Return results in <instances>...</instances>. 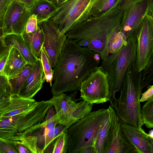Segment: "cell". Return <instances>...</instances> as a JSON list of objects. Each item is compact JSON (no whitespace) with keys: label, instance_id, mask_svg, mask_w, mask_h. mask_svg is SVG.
Segmentation results:
<instances>
[{"label":"cell","instance_id":"6da1fadb","mask_svg":"<svg viewBox=\"0 0 153 153\" xmlns=\"http://www.w3.org/2000/svg\"><path fill=\"white\" fill-rule=\"evenodd\" d=\"M101 61L99 54L79 46L67 39L53 68L51 89L53 96L79 91L82 82Z\"/></svg>","mask_w":153,"mask_h":153},{"label":"cell","instance_id":"7a4b0ae2","mask_svg":"<svg viewBox=\"0 0 153 153\" xmlns=\"http://www.w3.org/2000/svg\"><path fill=\"white\" fill-rule=\"evenodd\" d=\"M123 15L118 6L101 15L89 17L67 32V39L99 54L102 60L105 59L109 55L112 40L119 31Z\"/></svg>","mask_w":153,"mask_h":153},{"label":"cell","instance_id":"3957f363","mask_svg":"<svg viewBox=\"0 0 153 153\" xmlns=\"http://www.w3.org/2000/svg\"><path fill=\"white\" fill-rule=\"evenodd\" d=\"M142 85V71L138 70L135 61L127 69L115 109L120 122L141 128L144 125L140 101Z\"/></svg>","mask_w":153,"mask_h":153},{"label":"cell","instance_id":"277c9868","mask_svg":"<svg viewBox=\"0 0 153 153\" xmlns=\"http://www.w3.org/2000/svg\"><path fill=\"white\" fill-rule=\"evenodd\" d=\"M52 105L49 100L39 101L35 106L20 114L0 120V139L37 133L43 126L46 113Z\"/></svg>","mask_w":153,"mask_h":153},{"label":"cell","instance_id":"5b68a950","mask_svg":"<svg viewBox=\"0 0 153 153\" xmlns=\"http://www.w3.org/2000/svg\"><path fill=\"white\" fill-rule=\"evenodd\" d=\"M137 45V37L133 35L119 50L109 54L101 61L100 65L107 73L109 82L111 94L109 102L114 110L117 104L116 94L121 89L128 66L136 61Z\"/></svg>","mask_w":153,"mask_h":153},{"label":"cell","instance_id":"8992f818","mask_svg":"<svg viewBox=\"0 0 153 153\" xmlns=\"http://www.w3.org/2000/svg\"><path fill=\"white\" fill-rule=\"evenodd\" d=\"M107 111L103 108L91 111L69 127L68 153H80L85 147L94 146Z\"/></svg>","mask_w":153,"mask_h":153},{"label":"cell","instance_id":"52a82bcc","mask_svg":"<svg viewBox=\"0 0 153 153\" xmlns=\"http://www.w3.org/2000/svg\"><path fill=\"white\" fill-rule=\"evenodd\" d=\"M97 0H68L58 7L51 19L59 30L65 34L89 18L90 12Z\"/></svg>","mask_w":153,"mask_h":153},{"label":"cell","instance_id":"ba28073f","mask_svg":"<svg viewBox=\"0 0 153 153\" xmlns=\"http://www.w3.org/2000/svg\"><path fill=\"white\" fill-rule=\"evenodd\" d=\"M78 91H72L68 95L64 93L53 96L49 100L54 107L59 124L69 127L91 112L94 104L84 100L77 102L72 98Z\"/></svg>","mask_w":153,"mask_h":153},{"label":"cell","instance_id":"9c48e42d","mask_svg":"<svg viewBox=\"0 0 153 153\" xmlns=\"http://www.w3.org/2000/svg\"><path fill=\"white\" fill-rule=\"evenodd\" d=\"M79 91L82 99L90 103L98 104L109 101L108 77L101 65L96 67L82 81Z\"/></svg>","mask_w":153,"mask_h":153},{"label":"cell","instance_id":"30bf717a","mask_svg":"<svg viewBox=\"0 0 153 153\" xmlns=\"http://www.w3.org/2000/svg\"><path fill=\"white\" fill-rule=\"evenodd\" d=\"M119 6L123 11L119 31L127 39L133 35L136 36L144 16L147 14H152L153 0H141Z\"/></svg>","mask_w":153,"mask_h":153},{"label":"cell","instance_id":"8fae6325","mask_svg":"<svg viewBox=\"0 0 153 153\" xmlns=\"http://www.w3.org/2000/svg\"><path fill=\"white\" fill-rule=\"evenodd\" d=\"M137 40L136 63L139 71L148 64L153 53V18L152 14L144 17L136 35Z\"/></svg>","mask_w":153,"mask_h":153},{"label":"cell","instance_id":"7c38bea8","mask_svg":"<svg viewBox=\"0 0 153 153\" xmlns=\"http://www.w3.org/2000/svg\"><path fill=\"white\" fill-rule=\"evenodd\" d=\"M38 25L44 35L43 47L53 68L57 63L67 36L61 32L58 25L50 19Z\"/></svg>","mask_w":153,"mask_h":153},{"label":"cell","instance_id":"4fadbf2b","mask_svg":"<svg viewBox=\"0 0 153 153\" xmlns=\"http://www.w3.org/2000/svg\"><path fill=\"white\" fill-rule=\"evenodd\" d=\"M30 9L18 0H13L0 26V37L10 34L21 35L31 16Z\"/></svg>","mask_w":153,"mask_h":153},{"label":"cell","instance_id":"5bb4252c","mask_svg":"<svg viewBox=\"0 0 153 153\" xmlns=\"http://www.w3.org/2000/svg\"><path fill=\"white\" fill-rule=\"evenodd\" d=\"M120 122L115 110L110 105L107 108L94 146L97 153H108L120 127Z\"/></svg>","mask_w":153,"mask_h":153},{"label":"cell","instance_id":"9a60e30c","mask_svg":"<svg viewBox=\"0 0 153 153\" xmlns=\"http://www.w3.org/2000/svg\"><path fill=\"white\" fill-rule=\"evenodd\" d=\"M38 102L34 99L26 98L18 94H12L0 99V120L20 114L35 106Z\"/></svg>","mask_w":153,"mask_h":153},{"label":"cell","instance_id":"2e32d148","mask_svg":"<svg viewBox=\"0 0 153 153\" xmlns=\"http://www.w3.org/2000/svg\"><path fill=\"white\" fill-rule=\"evenodd\" d=\"M120 125L123 134L138 153H152L148 134L142 128L121 122Z\"/></svg>","mask_w":153,"mask_h":153},{"label":"cell","instance_id":"e0dca14e","mask_svg":"<svg viewBox=\"0 0 153 153\" xmlns=\"http://www.w3.org/2000/svg\"><path fill=\"white\" fill-rule=\"evenodd\" d=\"M45 81L41 59L39 58L33 65L32 71L21 87L19 94L26 98L33 99L42 87Z\"/></svg>","mask_w":153,"mask_h":153},{"label":"cell","instance_id":"ac0fdd59","mask_svg":"<svg viewBox=\"0 0 153 153\" xmlns=\"http://www.w3.org/2000/svg\"><path fill=\"white\" fill-rule=\"evenodd\" d=\"M0 43L10 48L17 49L28 64L34 65L38 58L31 51L22 35L10 34L0 37Z\"/></svg>","mask_w":153,"mask_h":153},{"label":"cell","instance_id":"d6986e66","mask_svg":"<svg viewBox=\"0 0 153 153\" xmlns=\"http://www.w3.org/2000/svg\"><path fill=\"white\" fill-rule=\"evenodd\" d=\"M27 62L16 49L10 48L8 57L1 74L9 79L16 77L23 70Z\"/></svg>","mask_w":153,"mask_h":153},{"label":"cell","instance_id":"ffe728a7","mask_svg":"<svg viewBox=\"0 0 153 153\" xmlns=\"http://www.w3.org/2000/svg\"><path fill=\"white\" fill-rule=\"evenodd\" d=\"M37 133L28 136H15L7 140L15 146L19 153H39Z\"/></svg>","mask_w":153,"mask_h":153},{"label":"cell","instance_id":"44dd1931","mask_svg":"<svg viewBox=\"0 0 153 153\" xmlns=\"http://www.w3.org/2000/svg\"><path fill=\"white\" fill-rule=\"evenodd\" d=\"M68 128L65 125L58 124L54 129L47 132H44L42 128L37 133L39 153L45 152L51 144H53L56 139Z\"/></svg>","mask_w":153,"mask_h":153},{"label":"cell","instance_id":"7402d4cb","mask_svg":"<svg viewBox=\"0 0 153 153\" xmlns=\"http://www.w3.org/2000/svg\"><path fill=\"white\" fill-rule=\"evenodd\" d=\"M55 3L50 0H37L30 9L36 17L38 24L50 19L57 9Z\"/></svg>","mask_w":153,"mask_h":153},{"label":"cell","instance_id":"603a6c76","mask_svg":"<svg viewBox=\"0 0 153 153\" xmlns=\"http://www.w3.org/2000/svg\"><path fill=\"white\" fill-rule=\"evenodd\" d=\"M108 153H138L123 134L120 125Z\"/></svg>","mask_w":153,"mask_h":153},{"label":"cell","instance_id":"cb8c5ba5","mask_svg":"<svg viewBox=\"0 0 153 153\" xmlns=\"http://www.w3.org/2000/svg\"><path fill=\"white\" fill-rule=\"evenodd\" d=\"M22 36L34 55L37 58H40L44 42V37L39 26L37 30L35 32L27 33L24 31Z\"/></svg>","mask_w":153,"mask_h":153},{"label":"cell","instance_id":"d4e9b609","mask_svg":"<svg viewBox=\"0 0 153 153\" xmlns=\"http://www.w3.org/2000/svg\"><path fill=\"white\" fill-rule=\"evenodd\" d=\"M122 0H97L90 12L89 17L101 15L118 6Z\"/></svg>","mask_w":153,"mask_h":153},{"label":"cell","instance_id":"484cf974","mask_svg":"<svg viewBox=\"0 0 153 153\" xmlns=\"http://www.w3.org/2000/svg\"><path fill=\"white\" fill-rule=\"evenodd\" d=\"M34 65L27 63L15 78L9 79L13 94H19L20 90L32 71Z\"/></svg>","mask_w":153,"mask_h":153},{"label":"cell","instance_id":"4316f807","mask_svg":"<svg viewBox=\"0 0 153 153\" xmlns=\"http://www.w3.org/2000/svg\"><path fill=\"white\" fill-rule=\"evenodd\" d=\"M141 115L143 124L146 127L149 128H153V97L142 106Z\"/></svg>","mask_w":153,"mask_h":153},{"label":"cell","instance_id":"83f0119b","mask_svg":"<svg viewBox=\"0 0 153 153\" xmlns=\"http://www.w3.org/2000/svg\"><path fill=\"white\" fill-rule=\"evenodd\" d=\"M40 58L45 76V81L50 83V86L51 87L53 80V70L43 47L41 50Z\"/></svg>","mask_w":153,"mask_h":153},{"label":"cell","instance_id":"f1b7e54d","mask_svg":"<svg viewBox=\"0 0 153 153\" xmlns=\"http://www.w3.org/2000/svg\"><path fill=\"white\" fill-rule=\"evenodd\" d=\"M67 130L63 132L56 139L53 143L52 153L68 152V140Z\"/></svg>","mask_w":153,"mask_h":153},{"label":"cell","instance_id":"f546056e","mask_svg":"<svg viewBox=\"0 0 153 153\" xmlns=\"http://www.w3.org/2000/svg\"><path fill=\"white\" fill-rule=\"evenodd\" d=\"M127 39L124 35L119 31L112 40L108 49L109 55L119 50L125 44Z\"/></svg>","mask_w":153,"mask_h":153},{"label":"cell","instance_id":"4dcf8cb0","mask_svg":"<svg viewBox=\"0 0 153 153\" xmlns=\"http://www.w3.org/2000/svg\"><path fill=\"white\" fill-rule=\"evenodd\" d=\"M143 88L153 80V53L145 68L142 71Z\"/></svg>","mask_w":153,"mask_h":153},{"label":"cell","instance_id":"1f68e13d","mask_svg":"<svg viewBox=\"0 0 153 153\" xmlns=\"http://www.w3.org/2000/svg\"><path fill=\"white\" fill-rule=\"evenodd\" d=\"M12 94L9 79L4 75H0V99L8 97Z\"/></svg>","mask_w":153,"mask_h":153},{"label":"cell","instance_id":"d6a6232c","mask_svg":"<svg viewBox=\"0 0 153 153\" xmlns=\"http://www.w3.org/2000/svg\"><path fill=\"white\" fill-rule=\"evenodd\" d=\"M15 146L7 140L0 139V153H18Z\"/></svg>","mask_w":153,"mask_h":153},{"label":"cell","instance_id":"836d02e7","mask_svg":"<svg viewBox=\"0 0 153 153\" xmlns=\"http://www.w3.org/2000/svg\"><path fill=\"white\" fill-rule=\"evenodd\" d=\"M10 49L0 44V74H2L4 66L7 60Z\"/></svg>","mask_w":153,"mask_h":153},{"label":"cell","instance_id":"e575fe53","mask_svg":"<svg viewBox=\"0 0 153 153\" xmlns=\"http://www.w3.org/2000/svg\"><path fill=\"white\" fill-rule=\"evenodd\" d=\"M38 27L36 16L32 14L27 21L24 31L27 33H32L36 31Z\"/></svg>","mask_w":153,"mask_h":153},{"label":"cell","instance_id":"d590c367","mask_svg":"<svg viewBox=\"0 0 153 153\" xmlns=\"http://www.w3.org/2000/svg\"><path fill=\"white\" fill-rule=\"evenodd\" d=\"M13 0H0V26L3 22L5 16Z\"/></svg>","mask_w":153,"mask_h":153},{"label":"cell","instance_id":"8d00e7d4","mask_svg":"<svg viewBox=\"0 0 153 153\" xmlns=\"http://www.w3.org/2000/svg\"><path fill=\"white\" fill-rule=\"evenodd\" d=\"M152 97H153V85L150 86L146 91L142 94L140 101L143 102L148 100Z\"/></svg>","mask_w":153,"mask_h":153},{"label":"cell","instance_id":"74e56055","mask_svg":"<svg viewBox=\"0 0 153 153\" xmlns=\"http://www.w3.org/2000/svg\"><path fill=\"white\" fill-rule=\"evenodd\" d=\"M55 109L53 105H52L48 109L44 121L47 120L54 116L56 114Z\"/></svg>","mask_w":153,"mask_h":153},{"label":"cell","instance_id":"f35d334b","mask_svg":"<svg viewBox=\"0 0 153 153\" xmlns=\"http://www.w3.org/2000/svg\"><path fill=\"white\" fill-rule=\"evenodd\" d=\"M24 4L26 7L30 9L37 0H18Z\"/></svg>","mask_w":153,"mask_h":153},{"label":"cell","instance_id":"ab89813d","mask_svg":"<svg viewBox=\"0 0 153 153\" xmlns=\"http://www.w3.org/2000/svg\"><path fill=\"white\" fill-rule=\"evenodd\" d=\"M80 153H97L94 146H89L84 149Z\"/></svg>","mask_w":153,"mask_h":153},{"label":"cell","instance_id":"60d3db41","mask_svg":"<svg viewBox=\"0 0 153 153\" xmlns=\"http://www.w3.org/2000/svg\"><path fill=\"white\" fill-rule=\"evenodd\" d=\"M68 0H55V3L57 7L60 6Z\"/></svg>","mask_w":153,"mask_h":153},{"label":"cell","instance_id":"b9f144b4","mask_svg":"<svg viewBox=\"0 0 153 153\" xmlns=\"http://www.w3.org/2000/svg\"><path fill=\"white\" fill-rule=\"evenodd\" d=\"M149 139L152 153H153V138L149 135Z\"/></svg>","mask_w":153,"mask_h":153},{"label":"cell","instance_id":"7bdbcfd3","mask_svg":"<svg viewBox=\"0 0 153 153\" xmlns=\"http://www.w3.org/2000/svg\"><path fill=\"white\" fill-rule=\"evenodd\" d=\"M148 135L149 136L153 138V130L150 131Z\"/></svg>","mask_w":153,"mask_h":153},{"label":"cell","instance_id":"ee69618b","mask_svg":"<svg viewBox=\"0 0 153 153\" xmlns=\"http://www.w3.org/2000/svg\"><path fill=\"white\" fill-rule=\"evenodd\" d=\"M51 1H53L55 3V0H50Z\"/></svg>","mask_w":153,"mask_h":153},{"label":"cell","instance_id":"f6af8a7d","mask_svg":"<svg viewBox=\"0 0 153 153\" xmlns=\"http://www.w3.org/2000/svg\"><path fill=\"white\" fill-rule=\"evenodd\" d=\"M141 0H135V1H139Z\"/></svg>","mask_w":153,"mask_h":153},{"label":"cell","instance_id":"bcb514c9","mask_svg":"<svg viewBox=\"0 0 153 153\" xmlns=\"http://www.w3.org/2000/svg\"><path fill=\"white\" fill-rule=\"evenodd\" d=\"M152 17H153V12L152 13Z\"/></svg>","mask_w":153,"mask_h":153}]
</instances>
